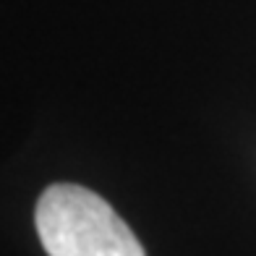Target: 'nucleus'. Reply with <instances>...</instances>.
Here are the masks:
<instances>
[{
    "label": "nucleus",
    "instance_id": "nucleus-1",
    "mask_svg": "<svg viewBox=\"0 0 256 256\" xmlns=\"http://www.w3.org/2000/svg\"><path fill=\"white\" fill-rule=\"evenodd\" d=\"M34 222L50 256H146L123 217L76 183H55L40 196Z\"/></svg>",
    "mask_w": 256,
    "mask_h": 256
}]
</instances>
